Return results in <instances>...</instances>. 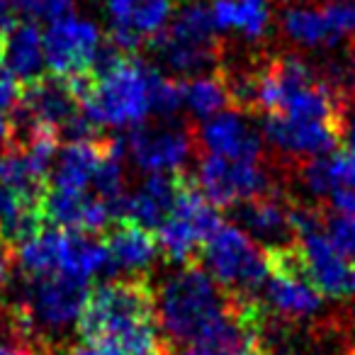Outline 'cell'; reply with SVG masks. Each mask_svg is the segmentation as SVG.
I'll return each mask as SVG.
<instances>
[{"label": "cell", "instance_id": "6da1fadb", "mask_svg": "<svg viewBox=\"0 0 355 355\" xmlns=\"http://www.w3.org/2000/svg\"><path fill=\"white\" fill-rule=\"evenodd\" d=\"M76 329L80 345L69 355H168L156 316V292L141 275L93 287Z\"/></svg>", "mask_w": 355, "mask_h": 355}, {"label": "cell", "instance_id": "8992f818", "mask_svg": "<svg viewBox=\"0 0 355 355\" xmlns=\"http://www.w3.org/2000/svg\"><path fill=\"white\" fill-rule=\"evenodd\" d=\"M219 209L200 193L198 183L183 175L173 209L158 227V246L168 261L178 266L195 263L202 243L222 227Z\"/></svg>", "mask_w": 355, "mask_h": 355}, {"label": "cell", "instance_id": "4dcf8cb0", "mask_svg": "<svg viewBox=\"0 0 355 355\" xmlns=\"http://www.w3.org/2000/svg\"><path fill=\"white\" fill-rule=\"evenodd\" d=\"M6 3H10V6L15 8V12H27V15H30L32 0H6Z\"/></svg>", "mask_w": 355, "mask_h": 355}, {"label": "cell", "instance_id": "e0dca14e", "mask_svg": "<svg viewBox=\"0 0 355 355\" xmlns=\"http://www.w3.org/2000/svg\"><path fill=\"white\" fill-rule=\"evenodd\" d=\"M183 173H153L146 175V180L139 183L137 190L127 193V209L124 219L137 222L146 229H158L168 212L173 209V202L178 198Z\"/></svg>", "mask_w": 355, "mask_h": 355}, {"label": "cell", "instance_id": "1f68e13d", "mask_svg": "<svg viewBox=\"0 0 355 355\" xmlns=\"http://www.w3.org/2000/svg\"><path fill=\"white\" fill-rule=\"evenodd\" d=\"M268 355H300V353H295V350H287V348H282V350H268Z\"/></svg>", "mask_w": 355, "mask_h": 355}, {"label": "cell", "instance_id": "d6986e66", "mask_svg": "<svg viewBox=\"0 0 355 355\" xmlns=\"http://www.w3.org/2000/svg\"><path fill=\"white\" fill-rule=\"evenodd\" d=\"M0 59L20 83H35L44 76V40L32 20L17 22L0 44Z\"/></svg>", "mask_w": 355, "mask_h": 355}, {"label": "cell", "instance_id": "ac0fdd59", "mask_svg": "<svg viewBox=\"0 0 355 355\" xmlns=\"http://www.w3.org/2000/svg\"><path fill=\"white\" fill-rule=\"evenodd\" d=\"M110 139H93V141H71L56 156L51 168L49 188L69 190V193H88L93 185L95 171L107 151Z\"/></svg>", "mask_w": 355, "mask_h": 355}, {"label": "cell", "instance_id": "8fae6325", "mask_svg": "<svg viewBox=\"0 0 355 355\" xmlns=\"http://www.w3.org/2000/svg\"><path fill=\"white\" fill-rule=\"evenodd\" d=\"M132 161L144 173H180L195 148V134L180 124H137L124 139Z\"/></svg>", "mask_w": 355, "mask_h": 355}, {"label": "cell", "instance_id": "44dd1931", "mask_svg": "<svg viewBox=\"0 0 355 355\" xmlns=\"http://www.w3.org/2000/svg\"><path fill=\"white\" fill-rule=\"evenodd\" d=\"M282 32L287 40H292L300 46H336L340 44L338 35L331 27L329 17H326L324 8H311V6H297L282 15Z\"/></svg>", "mask_w": 355, "mask_h": 355}, {"label": "cell", "instance_id": "ffe728a7", "mask_svg": "<svg viewBox=\"0 0 355 355\" xmlns=\"http://www.w3.org/2000/svg\"><path fill=\"white\" fill-rule=\"evenodd\" d=\"M209 10L217 32H241L246 40H261L270 22L266 0H212Z\"/></svg>", "mask_w": 355, "mask_h": 355}, {"label": "cell", "instance_id": "ba28073f", "mask_svg": "<svg viewBox=\"0 0 355 355\" xmlns=\"http://www.w3.org/2000/svg\"><path fill=\"white\" fill-rule=\"evenodd\" d=\"M268 256V306L287 321L314 316L324 304V295L309 282L302 270L300 248L295 243L266 248Z\"/></svg>", "mask_w": 355, "mask_h": 355}, {"label": "cell", "instance_id": "836d02e7", "mask_svg": "<svg viewBox=\"0 0 355 355\" xmlns=\"http://www.w3.org/2000/svg\"><path fill=\"white\" fill-rule=\"evenodd\" d=\"M350 355H355V350H353V353H350Z\"/></svg>", "mask_w": 355, "mask_h": 355}, {"label": "cell", "instance_id": "5b68a950", "mask_svg": "<svg viewBox=\"0 0 355 355\" xmlns=\"http://www.w3.org/2000/svg\"><path fill=\"white\" fill-rule=\"evenodd\" d=\"M49 180L37 175L17 148L0 153V236L22 243L42 232Z\"/></svg>", "mask_w": 355, "mask_h": 355}, {"label": "cell", "instance_id": "3957f363", "mask_svg": "<svg viewBox=\"0 0 355 355\" xmlns=\"http://www.w3.org/2000/svg\"><path fill=\"white\" fill-rule=\"evenodd\" d=\"M146 61L122 54L110 69L66 80L80 110L98 127H137L151 114Z\"/></svg>", "mask_w": 355, "mask_h": 355}, {"label": "cell", "instance_id": "7c38bea8", "mask_svg": "<svg viewBox=\"0 0 355 355\" xmlns=\"http://www.w3.org/2000/svg\"><path fill=\"white\" fill-rule=\"evenodd\" d=\"M266 139L292 161L324 156L338 148L343 141V127L316 119L282 117V114H266L263 119Z\"/></svg>", "mask_w": 355, "mask_h": 355}, {"label": "cell", "instance_id": "9a60e30c", "mask_svg": "<svg viewBox=\"0 0 355 355\" xmlns=\"http://www.w3.org/2000/svg\"><path fill=\"white\" fill-rule=\"evenodd\" d=\"M198 139L209 156H222L229 161H261L263 137L248 124L241 112H219L205 119Z\"/></svg>", "mask_w": 355, "mask_h": 355}, {"label": "cell", "instance_id": "d4e9b609", "mask_svg": "<svg viewBox=\"0 0 355 355\" xmlns=\"http://www.w3.org/2000/svg\"><path fill=\"white\" fill-rule=\"evenodd\" d=\"M324 232L331 239L336 248L343 253L345 258L355 261V217H345V214L324 212Z\"/></svg>", "mask_w": 355, "mask_h": 355}, {"label": "cell", "instance_id": "30bf717a", "mask_svg": "<svg viewBox=\"0 0 355 355\" xmlns=\"http://www.w3.org/2000/svg\"><path fill=\"white\" fill-rule=\"evenodd\" d=\"M44 40L46 69L56 78H78L93 69V61L103 46V35L98 25L76 15H66L49 22Z\"/></svg>", "mask_w": 355, "mask_h": 355}, {"label": "cell", "instance_id": "5bb4252c", "mask_svg": "<svg viewBox=\"0 0 355 355\" xmlns=\"http://www.w3.org/2000/svg\"><path fill=\"white\" fill-rule=\"evenodd\" d=\"M234 219H236L253 239V241L268 243V248L275 246H287V243H295V232H292L290 212L292 202L280 193V190H270L266 195H258L246 202L232 207Z\"/></svg>", "mask_w": 355, "mask_h": 355}, {"label": "cell", "instance_id": "2e32d148", "mask_svg": "<svg viewBox=\"0 0 355 355\" xmlns=\"http://www.w3.org/2000/svg\"><path fill=\"white\" fill-rule=\"evenodd\" d=\"M103 243L112 261V270H124L129 275L146 272L161 253L156 234L129 219L110 224L105 229Z\"/></svg>", "mask_w": 355, "mask_h": 355}, {"label": "cell", "instance_id": "603a6c76", "mask_svg": "<svg viewBox=\"0 0 355 355\" xmlns=\"http://www.w3.org/2000/svg\"><path fill=\"white\" fill-rule=\"evenodd\" d=\"M180 90H183V105L202 122L224 112L232 105L229 88L224 83L222 73H205L185 78L180 83Z\"/></svg>", "mask_w": 355, "mask_h": 355}, {"label": "cell", "instance_id": "f1b7e54d", "mask_svg": "<svg viewBox=\"0 0 355 355\" xmlns=\"http://www.w3.org/2000/svg\"><path fill=\"white\" fill-rule=\"evenodd\" d=\"M0 355H40L22 340H0Z\"/></svg>", "mask_w": 355, "mask_h": 355}, {"label": "cell", "instance_id": "4fadbf2b", "mask_svg": "<svg viewBox=\"0 0 355 355\" xmlns=\"http://www.w3.org/2000/svg\"><path fill=\"white\" fill-rule=\"evenodd\" d=\"M300 248L302 270L309 277V282L331 300H343L350 295V270L348 258L331 243L324 227L306 232L297 239Z\"/></svg>", "mask_w": 355, "mask_h": 355}, {"label": "cell", "instance_id": "cb8c5ba5", "mask_svg": "<svg viewBox=\"0 0 355 355\" xmlns=\"http://www.w3.org/2000/svg\"><path fill=\"white\" fill-rule=\"evenodd\" d=\"M148 98H151V114H158L161 119H171L178 110L183 107L180 83L163 76L153 66L148 69Z\"/></svg>", "mask_w": 355, "mask_h": 355}, {"label": "cell", "instance_id": "7402d4cb", "mask_svg": "<svg viewBox=\"0 0 355 355\" xmlns=\"http://www.w3.org/2000/svg\"><path fill=\"white\" fill-rule=\"evenodd\" d=\"M168 37L185 44L207 46V49H219L217 44V27L212 20V10L205 0H190L183 3L173 12V20L168 22L166 30Z\"/></svg>", "mask_w": 355, "mask_h": 355}, {"label": "cell", "instance_id": "484cf974", "mask_svg": "<svg viewBox=\"0 0 355 355\" xmlns=\"http://www.w3.org/2000/svg\"><path fill=\"white\" fill-rule=\"evenodd\" d=\"M71 10H73V0H32L30 15L37 20L54 22L59 17L71 15Z\"/></svg>", "mask_w": 355, "mask_h": 355}, {"label": "cell", "instance_id": "d6a6232c", "mask_svg": "<svg viewBox=\"0 0 355 355\" xmlns=\"http://www.w3.org/2000/svg\"><path fill=\"white\" fill-rule=\"evenodd\" d=\"M350 292L355 295V268L350 270Z\"/></svg>", "mask_w": 355, "mask_h": 355}, {"label": "cell", "instance_id": "4316f807", "mask_svg": "<svg viewBox=\"0 0 355 355\" xmlns=\"http://www.w3.org/2000/svg\"><path fill=\"white\" fill-rule=\"evenodd\" d=\"M20 80L8 71V66L0 59V112H8L20 100Z\"/></svg>", "mask_w": 355, "mask_h": 355}, {"label": "cell", "instance_id": "83f0119b", "mask_svg": "<svg viewBox=\"0 0 355 355\" xmlns=\"http://www.w3.org/2000/svg\"><path fill=\"white\" fill-rule=\"evenodd\" d=\"M17 25V12L10 3L0 0V44L6 42V37L10 35V30Z\"/></svg>", "mask_w": 355, "mask_h": 355}, {"label": "cell", "instance_id": "f546056e", "mask_svg": "<svg viewBox=\"0 0 355 355\" xmlns=\"http://www.w3.org/2000/svg\"><path fill=\"white\" fill-rule=\"evenodd\" d=\"M343 144H345V148L355 151V117L343 122Z\"/></svg>", "mask_w": 355, "mask_h": 355}, {"label": "cell", "instance_id": "52a82bcc", "mask_svg": "<svg viewBox=\"0 0 355 355\" xmlns=\"http://www.w3.org/2000/svg\"><path fill=\"white\" fill-rule=\"evenodd\" d=\"M88 282L71 275L32 277L20 297L17 321L27 331L64 334L78 324V316L88 300Z\"/></svg>", "mask_w": 355, "mask_h": 355}, {"label": "cell", "instance_id": "9c48e42d", "mask_svg": "<svg viewBox=\"0 0 355 355\" xmlns=\"http://www.w3.org/2000/svg\"><path fill=\"white\" fill-rule=\"evenodd\" d=\"M198 188L217 209H232L258 195L275 190L270 173L261 161H229L222 156H202L198 166Z\"/></svg>", "mask_w": 355, "mask_h": 355}, {"label": "cell", "instance_id": "7a4b0ae2", "mask_svg": "<svg viewBox=\"0 0 355 355\" xmlns=\"http://www.w3.org/2000/svg\"><path fill=\"white\" fill-rule=\"evenodd\" d=\"M234 314L229 297L198 263L180 266L156 295V316L168 345H188L207 338Z\"/></svg>", "mask_w": 355, "mask_h": 355}, {"label": "cell", "instance_id": "277c9868", "mask_svg": "<svg viewBox=\"0 0 355 355\" xmlns=\"http://www.w3.org/2000/svg\"><path fill=\"white\" fill-rule=\"evenodd\" d=\"M198 261L209 277L236 300H256L268 280L266 248L234 224H222L202 243Z\"/></svg>", "mask_w": 355, "mask_h": 355}]
</instances>
